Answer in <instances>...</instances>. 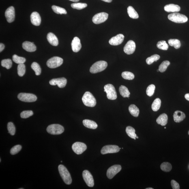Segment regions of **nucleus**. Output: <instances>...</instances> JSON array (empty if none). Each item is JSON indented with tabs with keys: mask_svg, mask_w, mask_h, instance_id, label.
<instances>
[{
	"mask_svg": "<svg viewBox=\"0 0 189 189\" xmlns=\"http://www.w3.org/2000/svg\"><path fill=\"white\" fill-rule=\"evenodd\" d=\"M58 170L60 175L65 184H71L72 183V178L67 168L64 165H60L58 166Z\"/></svg>",
	"mask_w": 189,
	"mask_h": 189,
	"instance_id": "obj_1",
	"label": "nucleus"
},
{
	"mask_svg": "<svg viewBox=\"0 0 189 189\" xmlns=\"http://www.w3.org/2000/svg\"><path fill=\"white\" fill-rule=\"evenodd\" d=\"M82 101L85 106L89 107H93L96 105V101L92 93L87 91L82 97Z\"/></svg>",
	"mask_w": 189,
	"mask_h": 189,
	"instance_id": "obj_2",
	"label": "nucleus"
},
{
	"mask_svg": "<svg viewBox=\"0 0 189 189\" xmlns=\"http://www.w3.org/2000/svg\"><path fill=\"white\" fill-rule=\"evenodd\" d=\"M107 66L108 63L105 61H97L91 66L90 69V72L93 74L101 72L105 70Z\"/></svg>",
	"mask_w": 189,
	"mask_h": 189,
	"instance_id": "obj_3",
	"label": "nucleus"
},
{
	"mask_svg": "<svg viewBox=\"0 0 189 189\" xmlns=\"http://www.w3.org/2000/svg\"><path fill=\"white\" fill-rule=\"evenodd\" d=\"M168 18L172 22L177 23H185L188 20L186 16L178 13H174L168 15Z\"/></svg>",
	"mask_w": 189,
	"mask_h": 189,
	"instance_id": "obj_4",
	"label": "nucleus"
},
{
	"mask_svg": "<svg viewBox=\"0 0 189 189\" xmlns=\"http://www.w3.org/2000/svg\"><path fill=\"white\" fill-rule=\"evenodd\" d=\"M104 91L106 93L107 98L110 100H115L117 98V94L115 87L111 84L104 86Z\"/></svg>",
	"mask_w": 189,
	"mask_h": 189,
	"instance_id": "obj_5",
	"label": "nucleus"
},
{
	"mask_svg": "<svg viewBox=\"0 0 189 189\" xmlns=\"http://www.w3.org/2000/svg\"><path fill=\"white\" fill-rule=\"evenodd\" d=\"M49 134L53 135H59L63 132L64 128L62 125L58 124H53L49 125L47 128Z\"/></svg>",
	"mask_w": 189,
	"mask_h": 189,
	"instance_id": "obj_6",
	"label": "nucleus"
},
{
	"mask_svg": "<svg viewBox=\"0 0 189 189\" xmlns=\"http://www.w3.org/2000/svg\"><path fill=\"white\" fill-rule=\"evenodd\" d=\"M19 100L26 102H34L37 100V97L32 93H21L18 96Z\"/></svg>",
	"mask_w": 189,
	"mask_h": 189,
	"instance_id": "obj_7",
	"label": "nucleus"
},
{
	"mask_svg": "<svg viewBox=\"0 0 189 189\" xmlns=\"http://www.w3.org/2000/svg\"><path fill=\"white\" fill-rule=\"evenodd\" d=\"M63 63V59L61 58L54 57L49 59L47 62V65L49 68H55L59 67Z\"/></svg>",
	"mask_w": 189,
	"mask_h": 189,
	"instance_id": "obj_8",
	"label": "nucleus"
},
{
	"mask_svg": "<svg viewBox=\"0 0 189 189\" xmlns=\"http://www.w3.org/2000/svg\"><path fill=\"white\" fill-rule=\"evenodd\" d=\"M72 149L76 154L81 155L86 150L87 147L85 143L76 142L73 144Z\"/></svg>",
	"mask_w": 189,
	"mask_h": 189,
	"instance_id": "obj_9",
	"label": "nucleus"
},
{
	"mask_svg": "<svg viewBox=\"0 0 189 189\" xmlns=\"http://www.w3.org/2000/svg\"><path fill=\"white\" fill-rule=\"evenodd\" d=\"M108 17V14L105 12L98 13L93 17L92 21L96 24L103 23L106 21Z\"/></svg>",
	"mask_w": 189,
	"mask_h": 189,
	"instance_id": "obj_10",
	"label": "nucleus"
},
{
	"mask_svg": "<svg viewBox=\"0 0 189 189\" xmlns=\"http://www.w3.org/2000/svg\"><path fill=\"white\" fill-rule=\"evenodd\" d=\"M120 148L116 145H108L104 146L101 150V153L102 155L108 153H116L120 151Z\"/></svg>",
	"mask_w": 189,
	"mask_h": 189,
	"instance_id": "obj_11",
	"label": "nucleus"
},
{
	"mask_svg": "<svg viewBox=\"0 0 189 189\" xmlns=\"http://www.w3.org/2000/svg\"><path fill=\"white\" fill-rule=\"evenodd\" d=\"M121 166L119 165H116L111 166L107 170L106 173L107 177L109 179H112L121 171Z\"/></svg>",
	"mask_w": 189,
	"mask_h": 189,
	"instance_id": "obj_12",
	"label": "nucleus"
},
{
	"mask_svg": "<svg viewBox=\"0 0 189 189\" xmlns=\"http://www.w3.org/2000/svg\"><path fill=\"white\" fill-rule=\"evenodd\" d=\"M82 176L88 186L93 187L94 186V182L92 175L88 170L84 171L82 173Z\"/></svg>",
	"mask_w": 189,
	"mask_h": 189,
	"instance_id": "obj_13",
	"label": "nucleus"
},
{
	"mask_svg": "<svg viewBox=\"0 0 189 189\" xmlns=\"http://www.w3.org/2000/svg\"><path fill=\"white\" fill-rule=\"evenodd\" d=\"M67 83V80L65 78H54L50 80V84L52 86L57 85L60 88H64Z\"/></svg>",
	"mask_w": 189,
	"mask_h": 189,
	"instance_id": "obj_14",
	"label": "nucleus"
},
{
	"mask_svg": "<svg viewBox=\"0 0 189 189\" xmlns=\"http://www.w3.org/2000/svg\"><path fill=\"white\" fill-rule=\"evenodd\" d=\"M136 45L135 42L132 40L129 41L124 48L125 53L128 55H130L135 51Z\"/></svg>",
	"mask_w": 189,
	"mask_h": 189,
	"instance_id": "obj_15",
	"label": "nucleus"
},
{
	"mask_svg": "<svg viewBox=\"0 0 189 189\" xmlns=\"http://www.w3.org/2000/svg\"><path fill=\"white\" fill-rule=\"evenodd\" d=\"M5 16L7 22L9 23H11L14 21L15 14L14 7L10 6L5 11Z\"/></svg>",
	"mask_w": 189,
	"mask_h": 189,
	"instance_id": "obj_16",
	"label": "nucleus"
},
{
	"mask_svg": "<svg viewBox=\"0 0 189 189\" xmlns=\"http://www.w3.org/2000/svg\"><path fill=\"white\" fill-rule=\"evenodd\" d=\"M124 36L122 34H118L116 36L112 37L109 41L110 45L113 46H117L121 44L124 41Z\"/></svg>",
	"mask_w": 189,
	"mask_h": 189,
	"instance_id": "obj_17",
	"label": "nucleus"
},
{
	"mask_svg": "<svg viewBox=\"0 0 189 189\" xmlns=\"http://www.w3.org/2000/svg\"><path fill=\"white\" fill-rule=\"evenodd\" d=\"M72 48L73 51L75 53L80 51L82 47L80 39L78 37H74L73 39L72 43Z\"/></svg>",
	"mask_w": 189,
	"mask_h": 189,
	"instance_id": "obj_18",
	"label": "nucleus"
},
{
	"mask_svg": "<svg viewBox=\"0 0 189 189\" xmlns=\"http://www.w3.org/2000/svg\"><path fill=\"white\" fill-rule=\"evenodd\" d=\"M31 23L33 25L36 26L40 25L41 22V18L39 13L36 12H33L31 17Z\"/></svg>",
	"mask_w": 189,
	"mask_h": 189,
	"instance_id": "obj_19",
	"label": "nucleus"
},
{
	"mask_svg": "<svg viewBox=\"0 0 189 189\" xmlns=\"http://www.w3.org/2000/svg\"><path fill=\"white\" fill-rule=\"evenodd\" d=\"M22 48L24 50L28 52H32L35 51L37 47L33 42H25L22 45Z\"/></svg>",
	"mask_w": 189,
	"mask_h": 189,
	"instance_id": "obj_20",
	"label": "nucleus"
},
{
	"mask_svg": "<svg viewBox=\"0 0 189 189\" xmlns=\"http://www.w3.org/2000/svg\"><path fill=\"white\" fill-rule=\"evenodd\" d=\"M173 116L175 122L180 123L184 120L186 117V115L182 111H176L174 113Z\"/></svg>",
	"mask_w": 189,
	"mask_h": 189,
	"instance_id": "obj_21",
	"label": "nucleus"
},
{
	"mask_svg": "<svg viewBox=\"0 0 189 189\" xmlns=\"http://www.w3.org/2000/svg\"><path fill=\"white\" fill-rule=\"evenodd\" d=\"M47 38L48 42L52 46H57L58 45V40L57 37L53 33H48Z\"/></svg>",
	"mask_w": 189,
	"mask_h": 189,
	"instance_id": "obj_22",
	"label": "nucleus"
},
{
	"mask_svg": "<svg viewBox=\"0 0 189 189\" xmlns=\"http://www.w3.org/2000/svg\"><path fill=\"white\" fill-rule=\"evenodd\" d=\"M164 9V10L168 12H178L180 10V7L179 5L174 4L166 5Z\"/></svg>",
	"mask_w": 189,
	"mask_h": 189,
	"instance_id": "obj_23",
	"label": "nucleus"
},
{
	"mask_svg": "<svg viewBox=\"0 0 189 189\" xmlns=\"http://www.w3.org/2000/svg\"><path fill=\"white\" fill-rule=\"evenodd\" d=\"M168 116L166 114H162L158 117L156 120L157 123L162 126H165L168 121Z\"/></svg>",
	"mask_w": 189,
	"mask_h": 189,
	"instance_id": "obj_24",
	"label": "nucleus"
},
{
	"mask_svg": "<svg viewBox=\"0 0 189 189\" xmlns=\"http://www.w3.org/2000/svg\"><path fill=\"white\" fill-rule=\"evenodd\" d=\"M83 123L84 126L86 128L92 129H95L98 127V125L95 121L89 119L84 120Z\"/></svg>",
	"mask_w": 189,
	"mask_h": 189,
	"instance_id": "obj_25",
	"label": "nucleus"
},
{
	"mask_svg": "<svg viewBox=\"0 0 189 189\" xmlns=\"http://www.w3.org/2000/svg\"><path fill=\"white\" fill-rule=\"evenodd\" d=\"M130 113L134 117H137L139 116V109L134 104H132L129 107Z\"/></svg>",
	"mask_w": 189,
	"mask_h": 189,
	"instance_id": "obj_26",
	"label": "nucleus"
},
{
	"mask_svg": "<svg viewBox=\"0 0 189 189\" xmlns=\"http://www.w3.org/2000/svg\"><path fill=\"white\" fill-rule=\"evenodd\" d=\"M127 12L129 16L131 18L137 19L139 18V15L137 12L134 10L133 7L132 6H129L127 9Z\"/></svg>",
	"mask_w": 189,
	"mask_h": 189,
	"instance_id": "obj_27",
	"label": "nucleus"
},
{
	"mask_svg": "<svg viewBox=\"0 0 189 189\" xmlns=\"http://www.w3.org/2000/svg\"><path fill=\"white\" fill-rule=\"evenodd\" d=\"M119 93L121 96L123 97H130V93L127 88L124 86H121L119 88Z\"/></svg>",
	"mask_w": 189,
	"mask_h": 189,
	"instance_id": "obj_28",
	"label": "nucleus"
},
{
	"mask_svg": "<svg viewBox=\"0 0 189 189\" xmlns=\"http://www.w3.org/2000/svg\"><path fill=\"white\" fill-rule=\"evenodd\" d=\"M126 132L130 138L136 139L137 136L136 134H135V130L130 126H127L126 129Z\"/></svg>",
	"mask_w": 189,
	"mask_h": 189,
	"instance_id": "obj_29",
	"label": "nucleus"
},
{
	"mask_svg": "<svg viewBox=\"0 0 189 189\" xmlns=\"http://www.w3.org/2000/svg\"><path fill=\"white\" fill-rule=\"evenodd\" d=\"M168 42L170 46L174 47L176 49H178L180 47L181 42L178 39H170Z\"/></svg>",
	"mask_w": 189,
	"mask_h": 189,
	"instance_id": "obj_30",
	"label": "nucleus"
},
{
	"mask_svg": "<svg viewBox=\"0 0 189 189\" xmlns=\"http://www.w3.org/2000/svg\"><path fill=\"white\" fill-rule=\"evenodd\" d=\"M161 105V101L159 98L155 99L152 105V109L154 111H157L160 109Z\"/></svg>",
	"mask_w": 189,
	"mask_h": 189,
	"instance_id": "obj_31",
	"label": "nucleus"
},
{
	"mask_svg": "<svg viewBox=\"0 0 189 189\" xmlns=\"http://www.w3.org/2000/svg\"><path fill=\"white\" fill-rule=\"evenodd\" d=\"M52 10L54 12L57 14H66L67 12L66 10L62 7L57 6L55 5L52 6Z\"/></svg>",
	"mask_w": 189,
	"mask_h": 189,
	"instance_id": "obj_32",
	"label": "nucleus"
},
{
	"mask_svg": "<svg viewBox=\"0 0 189 189\" xmlns=\"http://www.w3.org/2000/svg\"><path fill=\"white\" fill-rule=\"evenodd\" d=\"M160 168L162 171L169 172L171 171L172 169V166L169 162H164L161 165Z\"/></svg>",
	"mask_w": 189,
	"mask_h": 189,
	"instance_id": "obj_33",
	"label": "nucleus"
},
{
	"mask_svg": "<svg viewBox=\"0 0 189 189\" xmlns=\"http://www.w3.org/2000/svg\"><path fill=\"white\" fill-rule=\"evenodd\" d=\"M31 68L34 71L36 75H40L41 73V68L40 65L36 62H34L31 65Z\"/></svg>",
	"mask_w": 189,
	"mask_h": 189,
	"instance_id": "obj_34",
	"label": "nucleus"
},
{
	"mask_svg": "<svg viewBox=\"0 0 189 189\" xmlns=\"http://www.w3.org/2000/svg\"><path fill=\"white\" fill-rule=\"evenodd\" d=\"M160 55H157V54H155V55L151 56L150 57H148L146 59V63L148 65H151L154 62L160 59Z\"/></svg>",
	"mask_w": 189,
	"mask_h": 189,
	"instance_id": "obj_35",
	"label": "nucleus"
},
{
	"mask_svg": "<svg viewBox=\"0 0 189 189\" xmlns=\"http://www.w3.org/2000/svg\"><path fill=\"white\" fill-rule=\"evenodd\" d=\"M71 6L73 9L80 10L86 7L87 6V5L86 3H73L71 4Z\"/></svg>",
	"mask_w": 189,
	"mask_h": 189,
	"instance_id": "obj_36",
	"label": "nucleus"
},
{
	"mask_svg": "<svg viewBox=\"0 0 189 189\" xmlns=\"http://www.w3.org/2000/svg\"><path fill=\"white\" fill-rule=\"evenodd\" d=\"M12 59L14 63L18 64H23L26 60L25 58L19 57L15 54L13 56Z\"/></svg>",
	"mask_w": 189,
	"mask_h": 189,
	"instance_id": "obj_37",
	"label": "nucleus"
},
{
	"mask_svg": "<svg viewBox=\"0 0 189 189\" xmlns=\"http://www.w3.org/2000/svg\"><path fill=\"white\" fill-rule=\"evenodd\" d=\"M12 61L10 59L3 60L1 61V66L5 67L7 70L10 69L12 66Z\"/></svg>",
	"mask_w": 189,
	"mask_h": 189,
	"instance_id": "obj_38",
	"label": "nucleus"
},
{
	"mask_svg": "<svg viewBox=\"0 0 189 189\" xmlns=\"http://www.w3.org/2000/svg\"><path fill=\"white\" fill-rule=\"evenodd\" d=\"M18 74V75L22 77L25 74L26 72L25 65L23 64H19L17 68Z\"/></svg>",
	"mask_w": 189,
	"mask_h": 189,
	"instance_id": "obj_39",
	"label": "nucleus"
},
{
	"mask_svg": "<svg viewBox=\"0 0 189 189\" xmlns=\"http://www.w3.org/2000/svg\"><path fill=\"white\" fill-rule=\"evenodd\" d=\"M170 64V63L169 61H164L159 66V71L161 73H163L165 72L168 67L169 66Z\"/></svg>",
	"mask_w": 189,
	"mask_h": 189,
	"instance_id": "obj_40",
	"label": "nucleus"
},
{
	"mask_svg": "<svg viewBox=\"0 0 189 189\" xmlns=\"http://www.w3.org/2000/svg\"><path fill=\"white\" fill-rule=\"evenodd\" d=\"M121 76L125 80H132L134 78V75L132 73L129 72H123L121 74Z\"/></svg>",
	"mask_w": 189,
	"mask_h": 189,
	"instance_id": "obj_41",
	"label": "nucleus"
},
{
	"mask_svg": "<svg viewBox=\"0 0 189 189\" xmlns=\"http://www.w3.org/2000/svg\"><path fill=\"white\" fill-rule=\"evenodd\" d=\"M157 47L160 49L163 50H167L168 46L165 41H160L157 43Z\"/></svg>",
	"mask_w": 189,
	"mask_h": 189,
	"instance_id": "obj_42",
	"label": "nucleus"
},
{
	"mask_svg": "<svg viewBox=\"0 0 189 189\" xmlns=\"http://www.w3.org/2000/svg\"><path fill=\"white\" fill-rule=\"evenodd\" d=\"M7 129L9 133L11 135L14 136L16 132V128L12 122H9L7 124Z\"/></svg>",
	"mask_w": 189,
	"mask_h": 189,
	"instance_id": "obj_43",
	"label": "nucleus"
},
{
	"mask_svg": "<svg viewBox=\"0 0 189 189\" xmlns=\"http://www.w3.org/2000/svg\"><path fill=\"white\" fill-rule=\"evenodd\" d=\"M155 88L156 87H155V85H153V84L149 85L147 87L146 93H147V94L148 96L149 97L152 96L155 93Z\"/></svg>",
	"mask_w": 189,
	"mask_h": 189,
	"instance_id": "obj_44",
	"label": "nucleus"
},
{
	"mask_svg": "<svg viewBox=\"0 0 189 189\" xmlns=\"http://www.w3.org/2000/svg\"><path fill=\"white\" fill-rule=\"evenodd\" d=\"M33 115V112L31 110L24 111L20 114V117L22 119H27Z\"/></svg>",
	"mask_w": 189,
	"mask_h": 189,
	"instance_id": "obj_45",
	"label": "nucleus"
},
{
	"mask_svg": "<svg viewBox=\"0 0 189 189\" xmlns=\"http://www.w3.org/2000/svg\"><path fill=\"white\" fill-rule=\"evenodd\" d=\"M22 148V146L20 145H18L14 146L11 149V154L13 155L17 154L21 150Z\"/></svg>",
	"mask_w": 189,
	"mask_h": 189,
	"instance_id": "obj_46",
	"label": "nucleus"
},
{
	"mask_svg": "<svg viewBox=\"0 0 189 189\" xmlns=\"http://www.w3.org/2000/svg\"><path fill=\"white\" fill-rule=\"evenodd\" d=\"M171 184L172 188L173 189H179L180 186L179 185L176 181L175 180H172L171 181Z\"/></svg>",
	"mask_w": 189,
	"mask_h": 189,
	"instance_id": "obj_47",
	"label": "nucleus"
},
{
	"mask_svg": "<svg viewBox=\"0 0 189 189\" xmlns=\"http://www.w3.org/2000/svg\"><path fill=\"white\" fill-rule=\"evenodd\" d=\"M5 48L4 45L3 44H0V52H1Z\"/></svg>",
	"mask_w": 189,
	"mask_h": 189,
	"instance_id": "obj_48",
	"label": "nucleus"
},
{
	"mask_svg": "<svg viewBox=\"0 0 189 189\" xmlns=\"http://www.w3.org/2000/svg\"><path fill=\"white\" fill-rule=\"evenodd\" d=\"M185 97L186 100L189 101V93H186V94H185Z\"/></svg>",
	"mask_w": 189,
	"mask_h": 189,
	"instance_id": "obj_49",
	"label": "nucleus"
},
{
	"mask_svg": "<svg viewBox=\"0 0 189 189\" xmlns=\"http://www.w3.org/2000/svg\"><path fill=\"white\" fill-rule=\"evenodd\" d=\"M101 1L107 3H111L112 1V0H101Z\"/></svg>",
	"mask_w": 189,
	"mask_h": 189,
	"instance_id": "obj_50",
	"label": "nucleus"
},
{
	"mask_svg": "<svg viewBox=\"0 0 189 189\" xmlns=\"http://www.w3.org/2000/svg\"><path fill=\"white\" fill-rule=\"evenodd\" d=\"M69 1L73 2H76L79 1L80 0H69Z\"/></svg>",
	"mask_w": 189,
	"mask_h": 189,
	"instance_id": "obj_51",
	"label": "nucleus"
},
{
	"mask_svg": "<svg viewBox=\"0 0 189 189\" xmlns=\"http://www.w3.org/2000/svg\"><path fill=\"white\" fill-rule=\"evenodd\" d=\"M146 189H153V188H146Z\"/></svg>",
	"mask_w": 189,
	"mask_h": 189,
	"instance_id": "obj_52",
	"label": "nucleus"
},
{
	"mask_svg": "<svg viewBox=\"0 0 189 189\" xmlns=\"http://www.w3.org/2000/svg\"><path fill=\"white\" fill-rule=\"evenodd\" d=\"M136 138H137V139H138V136H136Z\"/></svg>",
	"mask_w": 189,
	"mask_h": 189,
	"instance_id": "obj_53",
	"label": "nucleus"
},
{
	"mask_svg": "<svg viewBox=\"0 0 189 189\" xmlns=\"http://www.w3.org/2000/svg\"><path fill=\"white\" fill-rule=\"evenodd\" d=\"M159 71H159V69H158V70H157V72H159Z\"/></svg>",
	"mask_w": 189,
	"mask_h": 189,
	"instance_id": "obj_54",
	"label": "nucleus"
},
{
	"mask_svg": "<svg viewBox=\"0 0 189 189\" xmlns=\"http://www.w3.org/2000/svg\"><path fill=\"white\" fill-rule=\"evenodd\" d=\"M24 189V188H19V189Z\"/></svg>",
	"mask_w": 189,
	"mask_h": 189,
	"instance_id": "obj_55",
	"label": "nucleus"
},
{
	"mask_svg": "<svg viewBox=\"0 0 189 189\" xmlns=\"http://www.w3.org/2000/svg\"><path fill=\"white\" fill-rule=\"evenodd\" d=\"M188 134H189V130L188 132Z\"/></svg>",
	"mask_w": 189,
	"mask_h": 189,
	"instance_id": "obj_56",
	"label": "nucleus"
},
{
	"mask_svg": "<svg viewBox=\"0 0 189 189\" xmlns=\"http://www.w3.org/2000/svg\"><path fill=\"white\" fill-rule=\"evenodd\" d=\"M1 159H0V161H1Z\"/></svg>",
	"mask_w": 189,
	"mask_h": 189,
	"instance_id": "obj_57",
	"label": "nucleus"
},
{
	"mask_svg": "<svg viewBox=\"0 0 189 189\" xmlns=\"http://www.w3.org/2000/svg\"><path fill=\"white\" fill-rule=\"evenodd\" d=\"M164 128L165 129H166V127H165Z\"/></svg>",
	"mask_w": 189,
	"mask_h": 189,
	"instance_id": "obj_58",
	"label": "nucleus"
}]
</instances>
